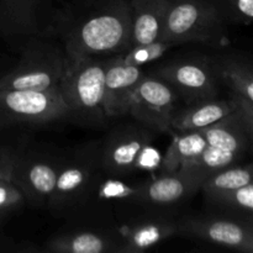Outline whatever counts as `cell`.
I'll list each match as a JSON object with an SVG mask.
<instances>
[{
    "label": "cell",
    "mask_w": 253,
    "mask_h": 253,
    "mask_svg": "<svg viewBox=\"0 0 253 253\" xmlns=\"http://www.w3.org/2000/svg\"><path fill=\"white\" fill-rule=\"evenodd\" d=\"M178 235L253 253L252 221L234 215L210 212L180 217L178 219Z\"/></svg>",
    "instance_id": "9c48e42d"
},
{
    "label": "cell",
    "mask_w": 253,
    "mask_h": 253,
    "mask_svg": "<svg viewBox=\"0 0 253 253\" xmlns=\"http://www.w3.org/2000/svg\"><path fill=\"white\" fill-rule=\"evenodd\" d=\"M108 58L86 57L68 62L58 85L68 111L67 119L88 127H100L108 123L104 109V77Z\"/></svg>",
    "instance_id": "7a4b0ae2"
},
{
    "label": "cell",
    "mask_w": 253,
    "mask_h": 253,
    "mask_svg": "<svg viewBox=\"0 0 253 253\" xmlns=\"http://www.w3.org/2000/svg\"><path fill=\"white\" fill-rule=\"evenodd\" d=\"M54 12L46 0H0V36L5 40L53 37Z\"/></svg>",
    "instance_id": "4fadbf2b"
},
{
    "label": "cell",
    "mask_w": 253,
    "mask_h": 253,
    "mask_svg": "<svg viewBox=\"0 0 253 253\" xmlns=\"http://www.w3.org/2000/svg\"><path fill=\"white\" fill-rule=\"evenodd\" d=\"M203 130L208 146L244 157L252 143L253 126L247 123L240 109Z\"/></svg>",
    "instance_id": "ac0fdd59"
},
{
    "label": "cell",
    "mask_w": 253,
    "mask_h": 253,
    "mask_svg": "<svg viewBox=\"0 0 253 253\" xmlns=\"http://www.w3.org/2000/svg\"><path fill=\"white\" fill-rule=\"evenodd\" d=\"M141 183L127 182L124 177L106 174L101 170L81 209L88 204H113L116 202L137 205Z\"/></svg>",
    "instance_id": "44dd1931"
},
{
    "label": "cell",
    "mask_w": 253,
    "mask_h": 253,
    "mask_svg": "<svg viewBox=\"0 0 253 253\" xmlns=\"http://www.w3.org/2000/svg\"><path fill=\"white\" fill-rule=\"evenodd\" d=\"M208 146L204 130L175 131L161 166L162 173L174 172L195 160Z\"/></svg>",
    "instance_id": "7402d4cb"
},
{
    "label": "cell",
    "mask_w": 253,
    "mask_h": 253,
    "mask_svg": "<svg viewBox=\"0 0 253 253\" xmlns=\"http://www.w3.org/2000/svg\"><path fill=\"white\" fill-rule=\"evenodd\" d=\"M155 74L174 89L185 105L219 98L221 84L209 57L172 59L160 64Z\"/></svg>",
    "instance_id": "52a82bcc"
},
{
    "label": "cell",
    "mask_w": 253,
    "mask_h": 253,
    "mask_svg": "<svg viewBox=\"0 0 253 253\" xmlns=\"http://www.w3.org/2000/svg\"><path fill=\"white\" fill-rule=\"evenodd\" d=\"M208 175L198 168L184 166L141 183L137 205L147 209L173 210L194 197Z\"/></svg>",
    "instance_id": "7c38bea8"
},
{
    "label": "cell",
    "mask_w": 253,
    "mask_h": 253,
    "mask_svg": "<svg viewBox=\"0 0 253 253\" xmlns=\"http://www.w3.org/2000/svg\"><path fill=\"white\" fill-rule=\"evenodd\" d=\"M156 132L137 123L115 126L100 142L101 169L115 177H128L137 169L141 157L150 147Z\"/></svg>",
    "instance_id": "ba28073f"
},
{
    "label": "cell",
    "mask_w": 253,
    "mask_h": 253,
    "mask_svg": "<svg viewBox=\"0 0 253 253\" xmlns=\"http://www.w3.org/2000/svg\"><path fill=\"white\" fill-rule=\"evenodd\" d=\"M21 192L11 182L0 180V217L24 203Z\"/></svg>",
    "instance_id": "83f0119b"
},
{
    "label": "cell",
    "mask_w": 253,
    "mask_h": 253,
    "mask_svg": "<svg viewBox=\"0 0 253 253\" xmlns=\"http://www.w3.org/2000/svg\"><path fill=\"white\" fill-rule=\"evenodd\" d=\"M174 47L178 46L173 42L157 40V41L150 42V43L135 44L126 52L118 54V56L120 57L124 63L130 64V66L143 67L162 58L169 49L174 48Z\"/></svg>",
    "instance_id": "d4e9b609"
},
{
    "label": "cell",
    "mask_w": 253,
    "mask_h": 253,
    "mask_svg": "<svg viewBox=\"0 0 253 253\" xmlns=\"http://www.w3.org/2000/svg\"><path fill=\"white\" fill-rule=\"evenodd\" d=\"M120 229L123 236L121 253L148 251L166 240L178 235V219L173 210L147 209Z\"/></svg>",
    "instance_id": "9a60e30c"
},
{
    "label": "cell",
    "mask_w": 253,
    "mask_h": 253,
    "mask_svg": "<svg viewBox=\"0 0 253 253\" xmlns=\"http://www.w3.org/2000/svg\"><path fill=\"white\" fill-rule=\"evenodd\" d=\"M49 39L34 36L26 40L16 66L0 77V89L37 91L58 89L68 67V57L59 42Z\"/></svg>",
    "instance_id": "3957f363"
},
{
    "label": "cell",
    "mask_w": 253,
    "mask_h": 253,
    "mask_svg": "<svg viewBox=\"0 0 253 253\" xmlns=\"http://www.w3.org/2000/svg\"><path fill=\"white\" fill-rule=\"evenodd\" d=\"M215 2L227 26L251 25L253 20V0H215Z\"/></svg>",
    "instance_id": "4316f807"
},
{
    "label": "cell",
    "mask_w": 253,
    "mask_h": 253,
    "mask_svg": "<svg viewBox=\"0 0 253 253\" xmlns=\"http://www.w3.org/2000/svg\"><path fill=\"white\" fill-rule=\"evenodd\" d=\"M179 100L167 82L155 73L145 74L131 99L128 116L156 133L170 132Z\"/></svg>",
    "instance_id": "8fae6325"
},
{
    "label": "cell",
    "mask_w": 253,
    "mask_h": 253,
    "mask_svg": "<svg viewBox=\"0 0 253 253\" xmlns=\"http://www.w3.org/2000/svg\"><path fill=\"white\" fill-rule=\"evenodd\" d=\"M237 109H240L239 105L232 99L215 98L211 100L189 104L185 108L177 110L170 125V132L205 128Z\"/></svg>",
    "instance_id": "d6986e66"
},
{
    "label": "cell",
    "mask_w": 253,
    "mask_h": 253,
    "mask_svg": "<svg viewBox=\"0 0 253 253\" xmlns=\"http://www.w3.org/2000/svg\"><path fill=\"white\" fill-rule=\"evenodd\" d=\"M132 21V44H143L160 40L168 0H128Z\"/></svg>",
    "instance_id": "ffe728a7"
},
{
    "label": "cell",
    "mask_w": 253,
    "mask_h": 253,
    "mask_svg": "<svg viewBox=\"0 0 253 253\" xmlns=\"http://www.w3.org/2000/svg\"><path fill=\"white\" fill-rule=\"evenodd\" d=\"M250 183H252V165L235 163L208 175L202 183L200 192L205 200H209Z\"/></svg>",
    "instance_id": "603a6c76"
},
{
    "label": "cell",
    "mask_w": 253,
    "mask_h": 253,
    "mask_svg": "<svg viewBox=\"0 0 253 253\" xmlns=\"http://www.w3.org/2000/svg\"><path fill=\"white\" fill-rule=\"evenodd\" d=\"M145 72L124 63L119 56L108 58L104 77V109L109 119L128 116L131 99Z\"/></svg>",
    "instance_id": "e0dca14e"
},
{
    "label": "cell",
    "mask_w": 253,
    "mask_h": 253,
    "mask_svg": "<svg viewBox=\"0 0 253 253\" xmlns=\"http://www.w3.org/2000/svg\"><path fill=\"white\" fill-rule=\"evenodd\" d=\"M68 118L59 89L37 91L0 89V128L39 125Z\"/></svg>",
    "instance_id": "8992f818"
},
{
    "label": "cell",
    "mask_w": 253,
    "mask_h": 253,
    "mask_svg": "<svg viewBox=\"0 0 253 253\" xmlns=\"http://www.w3.org/2000/svg\"><path fill=\"white\" fill-rule=\"evenodd\" d=\"M53 253H121L120 229L103 224H81L62 229L44 244Z\"/></svg>",
    "instance_id": "5bb4252c"
},
{
    "label": "cell",
    "mask_w": 253,
    "mask_h": 253,
    "mask_svg": "<svg viewBox=\"0 0 253 253\" xmlns=\"http://www.w3.org/2000/svg\"><path fill=\"white\" fill-rule=\"evenodd\" d=\"M66 153L32 152L16 155L10 182L21 192L25 202L35 207L48 204Z\"/></svg>",
    "instance_id": "30bf717a"
},
{
    "label": "cell",
    "mask_w": 253,
    "mask_h": 253,
    "mask_svg": "<svg viewBox=\"0 0 253 253\" xmlns=\"http://www.w3.org/2000/svg\"><path fill=\"white\" fill-rule=\"evenodd\" d=\"M15 158H16L15 153L0 150V180H6V182L11 180V172Z\"/></svg>",
    "instance_id": "f1b7e54d"
},
{
    "label": "cell",
    "mask_w": 253,
    "mask_h": 253,
    "mask_svg": "<svg viewBox=\"0 0 253 253\" xmlns=\"http://www.w3.org/2000/svg\"><path fill=\"white\" fill-rule=\"evenodd\" d=\"M212 69L220 84L230 91L245 119L253 126V68L250 59L237 54L210 56Z\"/></svg>",
    "instance_id": "2e32d148"
},
{
    "label": "cell",
    "mask_w": 253,
    "mask_h": 253,
    "mask_svg": "<svg viewBox=\"0 0 253 253\" xmlns=\"http://www.w3.org/2000/svg\"><path fill=\"white\" fill-rule=\"evenodd\" d=\"M101 170L100 142L66 153L47 208L54 214H74L83 207Z\"/></svg>",
    "instance_id": "277c9868"
},
{
    "label": "cell",
    "mask_w": 253,
    "mask_h": 253,
    "mask_svg": "<svg viewBox=\"0 0 253 253\" xmlns=\"http://www.w3.org/2000/svg\"><path fill=\"white\" fill-rule=\"evenodd\" d=\"M226 27L215 0H168L160 40L177 46L188 42L210 43L225 36Z\"/></svg>",
    "instance_id": "5b68a950"
},
{
    "label": "cell",
    "mask_w": 253,
    "mask_h": 253,
    "mask_svg": "<svg viewBox=\"0 0 253 253\" xmlns=\"http://www.w3.org/2000/svg\"><path fill=\"white\" fill-rule=\"evenodd\" d=\"M242 158H244V156L239 155V153L229 152V151L207 146L202 151V153L187 166L198 168L207 175H209L211 173L216 172V170L229 167V166L235 165V163H239Z\"/></svg>",
    "instance_id": "484cf974"
},
{
    "label": "cell",
    "mask_w": 253,
    "mask_h": 253,
    "mask_svg": "<svg viewBox=\"0 0 253 253\" xmlns=\"http://www.w3.org/2000/svg\"><path fill=\"white\" fill-rule=\"evenodd\" d=\"M208 205L222 214L251 220L253 214V184L244 185L207 200Z\"/></svg>",
    "instance_id": "cb8c5ba5"
},
{
    "label": "cell",
    "mask_w": 253,
    "mask_h": 253,
    "mask_svg": "<svg viewBox=\"0 0 253 253\" xmlns=\"http://www.w3.org/2000/svg\"><path fill=\"white\" fill-rule=\"evenodd\" d=\"M54 36L68 62L118 56L132 44L128 0H78L54 12Z\"/></svg>",
    "instance_id": "6da1fadb"
}]
</instances>
